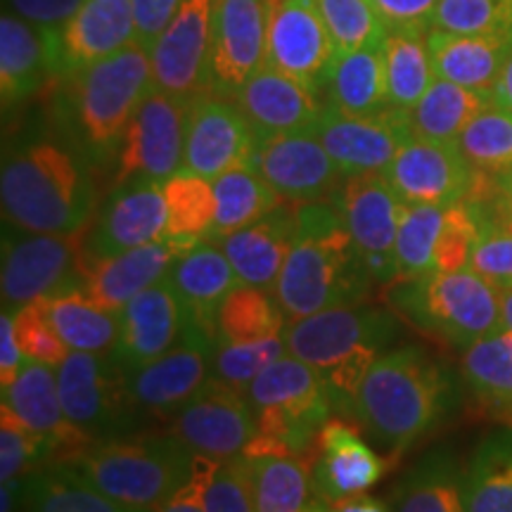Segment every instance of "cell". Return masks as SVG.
<instances>
[{"mask_svg": "<svg viewBox=\"0 0 512 512\" xmlns=\"http://www.w3.org/2000/svg\"><path fill=\"white\" fill-rule=\"evenodd\" d=\"M95 183L88 159L67 138L27 136L3 152V219L24 233H79L91 228Z\"/></svg>", "mask_w": 512, "mask_h": 512, "instance_id": "obj_1", "label": "cell"}, {"mask_svg": "<svg viewBox=\"0 0 512 512\" xmlns=\"http://www.w3.org/2000/svg\"><path fill=\"white\" fill-rule=\"evenodd\" d=\"M375 287L337 204H297V240L273 292L287 323L332 306L366 304Z\"/></svg>", "mask_w": 512, "mask_h": 512, "instance_id": "obj_2", "label": "cell"}, {"mask_svg": "<svg viewBox=\"0 0 512 512\" xmlns=\"http://www.w3.org/2000/svg\"><path fill=\"white\" fill-rule=\"evenodd\" d=\"M451 375L420 347L384 351L358 389L354 415L375 446L399 458L446 418Z\"/></svg>", "mask_w": 512, "mask_h": 512, "instance_id": "obj_3", "label": "cell"}, {"mask_svg": "<svg viewBox=\"0 0 512 512\" xmlns=\"http://www.w3.org/2000/svg\"><path fill=\"white\" fill-rule=\"evenodd\" d=\"M283 335L287 354L302 358L323 377L335 413L351 418L363 380L399 335V320L394 311L368 302L332 306L290 320Z\"/></svg>", "mask_w": 512, "mask_h": 512, "instance_id": "obj_4", "label": "cell"}, {"mask_svg": "<svg viewBox=\"0 0 512 512\" xmlns=\"http://www.w3.org/2000/svg\"><path fill=\"white\" fill-rule=\"evenodd\" d=\"M152 86L150 48L138 41L64 76L60 100L64 138L79 147L88 162L117 159L126 128Z\"/></svg>", "mask_w": 512, "mask_h": 512, "instance_id": "obj_5", "label": "cell"}, {"mask_svg": "<svg viewBox=\"0 0 512 512\" xmlns=\"http://www.w3.org/2000/svg\"><path fill=\"white\" fill-rule=\"evenodd\" d=\"M192 465V448L169 430L93 441L62 467L114 501L155 510L190 482Z\"/></svg>", "mask_w": 512, "mask_h": 512, "instance_id": "obj_6", "label": "cell"}, {"mask_svg": "<svg viewBox=\"0 0 512 512\" xmlns=\"http://www.w3.org/2000/svg\"><path fill=\"white\" fill-rule=\"evenodd\" d=\"M256 432L242 456H313L318 434L332 418L323 377L302 358L285 354L247 387Z\"/></svg>", "mask_w": 512, "mask_h": 512, "instance_id": "obj_7", "label": "cell"}, {"mask_svg": "<svg viewBox=\"0 0 512 512\" xmlns=\"http://www.w3.org/2000/svg\"><path fill=\"white\" fill-rule=\"evenodd\" d=\"M387 304L415 330L451 347L467 349L503 328L498 287L470 266L399 280L387 287Z\"/></svg>", "mask_w": 512, "mask_h": 512, "instance_id": "obj_8", "label": "cell"}, {"mask_svg": "<svg viewBox=\"0 0 512 512\" xmlns=\"http://www.w3.org/2000/svg\"><path fill=\"white\" fill-rule=\"evenodd\" d=\"M88 261V228L57 235L5 226L0 273L3 309L15 313L43 297L83 290Z\"/></svg>", "mask_w": 512, "mask_h": 512, "instance_id": "obj_9", "label": "cell"}, {"mask_svg": "<svg viewBox=\"0 0 512 512\" xmlns=\"http://www.w3.org/2000/svg\"><path fill=\"white\" fill-rule=\"evenodd\" d=\"M57 370V389L67 418L95 441L140 432V411L128 373L112 354L72 351Z\"/></svg>", "mask_w": 512, "mask_h": 512, "instance_id": "obj_10", "label": "cell"}, {"mask_svg": "<svg viewBox=\"0 0 512 512\" xmlns=\"http://www.w3.org/2000/svg\"><path fill=\"white\" fill-rule=\"evenodd\" d=\"M192 102L150 88L133 114L117 152L114 185L128 181H157L183 171L185 136Z\"/></svg>", "mask_w": 512, "mask_h": 512, "instance_id": "obj_11", "label": "cell"}, {"mask_svg": "<svg viewBox=\"0 0 512 512\" xmlns=\"http://www.w3.org/2000/svg\"><path fill=\"white\" fill-rule=\"evenodd\" d=\"M330 200L342 211V219L356 247L361 249L377 287L387 290L399 280L396 233L403 207L399 195L384 174H356L344 176Z\"/></svg>", "mask_w": 512, "mask_h": 512, "instance_id": "obj_12", "label": "cell"}, {"mask_svg": "<svg viewBox=\"0 0 512 512\" xmlns=\"http://www.w3.org/2000/svg\"><path fill=\"white\" fill-rule=\"evenodd\" d=\"M169 420V430L192 453L214 460L242 456L256 432V413L247 392L211 375Z\"/></svg>", "mask_w": 512, "mask_h": 512, "instance_id": "obj_13", "label": "cell"}, {"mask_svg": "<svg viewBox=\"0 0 512 512\" xmlns=\"http://www.w3.org/2000/svg\"><path fill=\"white\" fill-rule=\"evenodd\" d=\"M211 22L214 0H183L150 46L152 81L159 91L188 102L211 93Z\"/></svg>", "mask_w": 512, "mask_h": 512, "instance_id": "obj_14", "label": "cell"}, {"mask_svg": "<svg viewBox=\"0 0 512 512\" xmlns=\"http://www.w3.org/2000/svg\"><path fill=\"white\" fill-rule=\"evenodd\" d=\"M283 202L330 200L344 174L311 131L256 136L249 164Z\"/></svg>", "mask_w": 512, "mask_h": 512, "instance_id": "obj_15", "label": "cell"}, {"mask_svg": "<svg viewBox=\"0 0 512 512\" xmlns=\"http://www.w3.org/2000/svg\"><path fill=\"white\" fill-rule=\"evenodd\" d=\"M311 133L344 176L384 174L413 138L408 114L392 107L377 114H347L325 105Z\"/></svg>", "mask_w": 512, "mask_h": 512, "instance_id": "obj_16", "label": "cell"}, {"mask_svg": "<svg viewBox=\"0 0 512 512\" xmlns=\"http://www.w3.org/2000/svg\"><path fill=\"white\" fill-rule=\"evenodd\" d=\"M337 50L316 0H271L266 64L311 91L328 88Z\"/></svg>", "mask_w": 512, "mask_h": 512, "instance_id": "obj_17", "label": "cell"}, {"mask_svg": "<svg viewBox=\"0 0 512 512\" xmlns=\"http://www.w3.org/2000/svg\"><path fill=\"white\" fill-rule=\"evenodd\" d=\"M271 0H214L211 93L233 100L266 64Z\"/></svg>", "mask_w": 512, "mask_h": 512, "instance_id": "obj_18", "label": "cell"}, {"mask_svg": "<svg viewBox=\"0 0 512 512\" xmlns=\"http://www.w3.org/2000/svg\"><path fill=\"white\" fill-rule=\"evenodd\" d=\"M384 178L403 204H458L472 200L479 171L472 169L458 143L413 136L384 171Z\"/></svg>", "mask_w": 512, "mask_h": 512, "instance_id": "obj_19", "label": "cell"}, {"mask_svg": "<svg viewBox=\"0 0 512 512\" xmlns=\"http://www.w3.org/2000/svg\"><path fill=\"white\" fill-rule=\"evenodd\" d=\"M214 337L190 320L181 342L147 366L128 373V387L145 415L171 418L207 382Z\"/></svg>", "mask_w": 512, "mask_h": 512, "instance_id": "obj_20", "label": "cell"}, {"mask_svg": "<svg viewBox=\"0 0 512 512\" xmlns=\"http://www.w3.org/2000/svg\"><path fill=\"white\" fill-rule=\"evenodd\" d=\"M254 131L235 100L209 93L190 105L183 171L214 181L235 166H247Z\"/></svg>", "mask_w": 512, "mask_h": 512, "instance_id": "obj_21", "label": "cell"}, {"mask_svg": "<svg viewBox=\"0 0 512 512\" xmlns=\"http://www.w3.org/2000/svg\"><path fill=\"white\" fill-rule=\"evenodd\" d=\"M164 188L157 181H128L114 185L98 219L88 228V254L114 256L166 238Z\"/></svg>", "mask_w": 512, "mask_h": 512, "instance_id": "obj_22", "label": "cell"}, {"mask_svg": "<svg viewBox=\"0 0 512 512\" xmlns=\"http://www.w3.org/2000/svg\"><path fill=\"white\" fill-rule=\"evenodd\" d=\"M190 316L169 280L140 292L119 311V339L112 356L126 373H136L181 342Z\"/></svg>", "mask_w": 512, "mask_h": 512, "instance_id": "obj_23", "label": "cell"}, {"mask_svg": "<svg viewBox=\"0 0 512 512\" xmlns=\"http://www.w3.org/2000/svg\"><path fill=\"white\" fill-rule=\"evenodd\" d=\"M3 403L24 425L41 434L53 448V463L64 465L93 444V437L64 413L57 389V370L27 358L15 382L3 389Z\"/></svg>", "mask_w": 512, "mask_h": 512, "instance_id": "obj_24", "label": "cell"}, {"mask_svg": "<svg viewBox=\"0 0 512 512\" xmlns=\"http://www.w3.org/2000/svg\"><path fill=\"white\" fill-rule=\"evenodd\" d=\"M387 472V460L363 441L351 422L330 418L318 434L311 465L313 496L325 503L366 494Z\"/></svg>", "mask_w": 512, "mask_h": 512, "instance_id": "obj_25", "label": "cell"}, {"mask_svg": "<svg viewBox=\"0 0 512 512\" xmlns=\"http://www.w3.org/2000/svg\"><path fill=\"white\" fill-rule=\"evenodd\" d=\"M62 79L60 29L27 22L15 12L0 17V95L3 107L31 98L50 79Z\"/></svg>", "mask_w": 512, "mask_h": 512, "instance_id": "obj_26", "label": "cell"}, {"mask_svg": "<svg viewBox=\"0 0 512 512\" xmlns=\"http://www.w3.org/2000/svg\"><path fill=\"white\" fill-rule=\"evenodd\" d=\"M195 245L190 240L164 238L114 256H91L83 290L100 306L119 313L140 292L169 278L174 261Z\"/></svg>", "mask_w": 512, "mask_h": 512, "instance_id": "obj_27", "label": "cell"}, {"mask_svg": "<svg viewBox=\"0 0 512 512\" xmlns=\"http://www.w3.org/2000/svg\"><path fill=\"white\" fill-rule=\"evenodd\" d=\"M233 100L254 136L311 131L325 110L316 91L268 64L249 76Z\"/></svg>", "mask_w": 512, "mask_h": 512, "instance_id": "obj_28", "label": "cell"}, {"mask_svg": "<svg viewBox=\"0 0 512 512\" xmlns=\"http://www.w3.org/2000/svg\"><path fill=\"white\" fill-rule=\"evenodd\" d=\"M294 240H297V204L283 202L252 226L214 242L228 256L240 283L275 292V283Z\"/></svg>", "mask_w": 512, "mask_h": 512, "instance_id": "obj_29", "label": "cell"}, {"mask_svg": "<svg viewBox=\"0 0 512 512\" xmlns=\"http://www.w3.org/2000/svg\"><path fill=\"white\" fill-rule=\"evenodd\" d=\"M136 41L133 0H83L60 29L62 79L105 60Z\"/></svg>", "mask_w": 512, "mask_h": 512, "instance_id": "obj_30", "label": "cell"}, {"mask_svg": "<svg viewBox=\"0 0 512 512\" xmlns=\"http://www.w3.org/2000/svg\"><path fill=\"white\" fill-rule=\"evenodd\" d=\"M169 285L181 299L190 320L211 337L216 335V309L230 290L240 285L238 273L216 242L202 240L174 261L169 271Z\"/></svg>", "mask_w": 512, "mask_h": 512, "instance_id": "obj_31", "label": "cell"}, {"mask_svg": "<svg viewBox=\"0 0 512 512\" xmlns=\"http://www.w3.org/2000/svg\"><path fill=\"white\" fill-rule=\"evenodd\" d=\"M430 55L437 79L458 83L472 91L491 95L510 53L512 34L508 36H465L430 29L427 34Z\"/></svg>", "mask_w": 512, "mask_h": 512, "instance_id": "obj_32", "label": "cell"}, {"mask_svg": "<svg viewBox=\"0 0 512 512\" xmlns=\"http://www.w3.org/2000/svg\"><path fill=\"white\" fill-rule=\"evenodd\" d=\"M460 370L477 406L512 427V330L501 328L470 344Z\"/></svg>", "mask_w": 512, "mask_h": 512, "instance_id": "obj_33", "label": "cell"}, {"mask_svg": "<svg viewBox=\"0 0 512 512\" xmlns=\"http://www.w3.org/2000/svg\"><path fill=\"white\" fill-rule=\"evenodd\" d=\"M463 472L446 448L427 453L396 484L392 512H463Z\"/></svg>", "mask_w": 512, "mask_h": 512, "instance_id": "obj_34", "label": "cell"}, {"mask_svg": "<svg viewBox=\"0 0 512 512\" xmlns=\"http://www.w3.org/2000/svg\"><path fill=\"white\" fill-rule=\"evenodd\" d=\"M50 325L72 351L112 354L119 339V313L100 306L86 290L38 299Z\"/></svg>", "mask_w": 512, "mask_h": 512, "instance_id": "obj_35", "label": "cell"}, {"mask_svg": "<svg viewBox=\"0 0 512 512\" xmlns=\"http://www.w3.org/2000/svg\"><path fill=\"white\" fill-rule=\"evenodd\" d=\"M491 105H494L491 95L434 79L418 105L406 112L408 126L415 138L434 140V143H458L465 126Z\"/></svg>", "mask_w": 512, "mask_h": 512, "instance_id": "obj_36", "label": "cell"}, {"mask_svg": "<svg viewBox=\"0 0 512 512\" xmlns=\"http://www.w3.org/2000/svg\"><path fill=\"white\" fill-rule=\"evenodd\" d=\"M427 34L425 29H399L384 36V76L392 110L411 112L437 79Z\"/></svg>", "mask_w": 512, "mask_h": 512, "instance_id": "obj_37", "label": "cell"}, {"mask_svg": "<svg viewBox=\"0 0 512 512\" xmlns=\"http://www.w3.org/2000/svg\"><path fill=\"white\" fill-rule=\"evenodd\" d=\"M463 512H512V430L482 439L463 472Z\"/></svg>", "mask_w": 512, "mask_h": 512, "instance_id": "obj_38", "label": "cell"}, {"mask_svg": "<svg viewBox=\"0 0 512 512\" xmlns=\"http://www.w3.org/2000/svg\"><path fill=\"white\" fill-rule=\"evenodd\" d=\"M330 105L347 114L389 110L382 43L337 55L330 74Z\"/></svg>", "mask_w": 512, "mask_h": 512, "instance_id": "obj_39", "label": "cell"}, {"mask_svg": "<svg viewBox=\"0 0 512 512\" xmlns=\"http://www.w3.org/2000/svg\"><path fill=\"white\" fill-rule=\"evenodd\" d=\"M211 183L216 197V219L207 238L209 242L252 226L283 204L252 166H235Z\"/></svg>", "mask_w": 512, "mask_h": 512, "instance_id": "obj_40", "label": "cell"}, {"mask_svg": "<svg viewBox=\"0 0 512 512\" xmlns=\"http://www.w3.org/2000/svg\"><path fill=\"white\" fill-rule=\"evenodd\" d=\"M24 508L27 512H155L100 494L62 465H48L24 479Z\"/></svg>", "mask_w": 512, "mask_h": 512, "instance_id": "obj_41", "label": "cell"}, {"mask_svg": "<svg viewBox=\"0 0 512 512\" xmlns=\"http://www.w3.org/2000/svg\"><path fill=\"white\" fill-rule=\"evenodd\" d=\"M313 456L249 458L256 512H306L313 496Z\"/></svg>", "mask_w": 512, "mask_h": 512, "instance_id": "obj_42", "label": "cell"}, {"mask_svg": "<svg viewBox=\"0 0 512 512\" xmlns=\"http://www.w3.org/2000/svg\"><path fill=\"white\" fill-rule=\"evenodd\" d=\"M273 292L240 283L216 309L214 339L219 342H259L283 335L287 323Z\"/></svg>", "mask_w": 512, "mask_h": 512, "instance_id": "obj_43", "label": "cell"}, {"mask_svg": "<svg viewBox=\"0 0 512 512\" xmlns=\"http://www.w3.org/2000/svg\"><path fill=\"white\" fill-rule=\"evenodd\" d=\"M162 188L166 211H169L166 238L190 242L207 240L216 219L214 183L190 171H178L176 176L166 178Z\"/></svg>", "mask_w": 512, "mask_h": 512, "instance_id": "obj_44", "label": "cell"}, {"mask_svg": "<svg viewBox=\"0 0 512 512\" xmlns=\"http://www.w3.org/2000/svg\"><path fill=\"white\" fill-rule=\"evenodd\" d=\"M448 204H403L396 233L399 280L434 273V249L446 219ZM396 280V283H399Z\"/></svg>", "mask_w": 512, "mask_h": 512, "instance_id": "obj_45", "label": "cell"}, {"mask_svg": "<svg viewBox=\"0 0 512 512\" xmlns=\"http://www.w3.org/2000/svg\"><path fill=\"white\" fill-rule=\"evenodd\" d=\"M458 147L479 174L494 178L508 174L512 171V112L496 105L486 107L460 133Z\"/></svg>", "mask_w": 512, "mask_h": 512, "instance_id": "obj_46", "label": "cell"}, {"mask_svg": "<svg viewBox=\"0 0 512 512\" xmlns=\"http://www.w3.org/2000/svg\"><path fill=\"white\" fill-rule=\"evenodd\" d=\"M192 472L200 477L207 512H256L247 456L214 460L195 453Z\"/></svg>", "mask_w": 512, "mask_h": 512, "instance_id": "obj_47", "label": "cell"}, {"mask_svg": "<svg viewBox=\"0 0 512 512\" xmlns=\"http://www.w3.org/2000/svg\"><path fill=\"white\" fill-rule=\"evenodd\" d=\"M285 354V335L259 339V342H219L214 339L209 375L240 389V392H247L256 375Z\"/></svg>", "mask_w": 512, "mask_h": 512, "instance_id": "obj_48", "label": "cell"}, {"mask_svg": "<svg viewBox=\"0 0 512 512\" xmlns=\"http://www.w3.org/2000/svg\"><path fill=\"white\" fill-rule=\"evenodd\" d=\"M53 463V448L41 434L24 425L8 406H0V479H27Z\"/></svg>", "mask_w": 512, "mask_h": 512, "instance_id": "obj_49", "label": "cell"}, {"mask_svg": "<svg viewBox=\"0 0 512 512\" xmlns=\"http://www.w3.org/2000/svg\"><path fill=\"white\" fill-rule=\"evenodd\" d=\"M325 27H328L337 55L375 46L387 36L382 19L370 0H316Z\"/></svg>", "mask_w": 512, "mask_h": 512, "instance_id": "obj_50", "label": "cell"}, {"mask_svg": "<svg viewBox=\"0 0 512 512\" xmlns=\"http://www.w3.org/2000/svg\"><path fill=\"white\" fill-rule=\"evenodd\" d=\"M432 29L465 36H508L512 0H439Z\"/></svg>", "mask_w": 512, "mask_h": 512, "instance_id": "obj_51", "label": "cell"}, {"mask_svg": "<svg viewBox=\"0 0 512 512\" xmlns=\"http://www.w3.org/2000/svg\"><path fill=\"white\" fill-rule=\"evenodd\" d=\"M479 211V235L472 247L470 268L491 285H512V216L475 204Z\"/></svg>", "mask_w": 512, "mask_h": 512, "instance_id": "obj_52", "label": "cell"}, {"mask_svg": "<svg viewBox=\"0 0 512 512\" xmlns=\"http://www.w3.org/2000/svg\"><path fill=\"white\" fill-rule=\"evenodd\" d=\"M15 316L17 342L22 347L24 356L31 361L46 363L50 368H60L64 358L72 354V349L62 342L57 330L50 325V320L43 311L41 302H31L22 309L12 313Z\"/></svg>", "mask_w": 512, "mask_h": 512, "instance_id": "obj_53", "label": "cell"}, {"mask_svg": "<svg viewBox=\"0 0 512 512\" xmlns=\"http://www.w3.org/2000/svg\"><path fill=\"white\" fill-rule=\"evenodd\" d=\"M384 29H432V17L439 0H370Z\"/></svg>", "mask_w": 512, "mask_h": 512, "instance_id": "obj_54", "label": "cell"}, {"mask_svg": "<svg viewBox=\"0 0 512 512\" xmlns=\"http://www.w3.org/2000/svg\"><path fill=\"white\" fill-rule=\"evenodd\" d=\"M83 0H5V10L41 27L62 29L76 15Z\"/></svg>", "mask_w": 512, "mask_h": 512, "instance_id": "obj_55", "label": "cell"}, {"mask_svg": "<svg viewBox=\"0 0 512 512\" xmlns=\"http://www.w3.org/2000/svg\"><path fill=\"white\" fill-rule=\"evenodd\" d=\"M183 0H133L136 12V41L150 48L155 38L174 19Z\"/></svg>", "mask_w": 512, "mask_h": 512, "instance_id": "obj_56", "label": "cell"}, {"mask_svg": "<svg viewBox=\"0 0 512 512\" xmlns=\"http://www.w3.org/2000/svg\"><path fill=\"white\" fill-rule=\"evenodd\" d=\"M24 363H27V356L17 342L15 316L12 311L3 309V316H0V389L15 382Z\"/></svg>", "mask_w": 512, "mask_h": 512, "instance_id": "obj_57", "label": "cell"}, {"mask_svg": "<svg viewBox=\"0 0 512 512\" xmlns=\"http://www.w3.org/2000/svg\"><path fill=\"white\" fill-rule=\"evenodd\" d=\"M155 512H207L202 501V484L200 477L192 472L190 482H185L174 496L166 498L162 505H157Z\"/></svg>", "mask_w": 512, "mask_h": 512, "instance_id": "obj_58", "label": "cell"}, {"mask_svg": "<svg viewBox=\"0 0 512 512\" xmlns=\"http://www.w3.org/2000/svg\"><path fill=\"white\" fill-rule=\"evenodd\" d=\"M328 505H330V512H392L389 503H384L382 498L368 496V494L349 496L344 498V501L328 503Z\"/></svg>", "mask_w": 512, "mask_h": 512, "instance_id": "obj_59", "label": "cell"}, {"mask_svg": "<svg viewBox=\"0 0 512 512\" xmlns=\"http://www.w3.org/2000/svg\"><path fill=\"white\" fill-rule=\"evenodd\" d=\"M491 100H494L496 107H503V110L512 112V46L503 62L501 74H498L494 91H491Z\"/></svg>", "mask_w": 512, "mask_h": 512, "instance_id": "obj_60", "label": "cell"}, {"mask_svg": "<svg viewBox=\"0 0 512 512\" xmlns=\"http://www.w3.org/2000/svg\"><path fill=\"white\" fill-rule=\"evenodd\" d=\"M486 207L498 211V214L512 216V171L503 176H496V197L494 202L486 204Z\"/></svg>", "mask_w": 512, "mask_h": 512, "instance_id": "obj_61", "label": "cell"}, {"mask_svg": "<svg viewBox=\"0 0 512 512\" xmlns=\"http://www.w3.org/2000/svg\"><path fill=\"white\" fill-rule=\"evenodd\" d=\"M498 299H501V323H503V328L512 330V285L498 287Z\"/></svg>", "mask_w": 512, "mask_h": 512, "instance_id": "obj_62", "label": "cell"}, {"mask_svg": "<svg viewBox=\"0 0 512 512\" xmlns=\"http://www.w3.org/2000/svg\"><path fill=\"white\" fill-rule=\"evenodd\" d=\"M306 512H330V505L325 501H320V498H313L309 510H306Z\"/></svg>", "mask_w": 512, "mask_h": 512, "instance_id": "obj_63", "label": "cell"}]
</instances>
